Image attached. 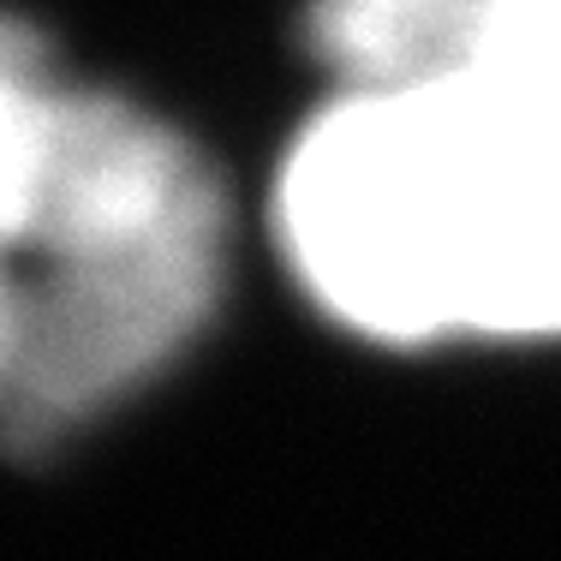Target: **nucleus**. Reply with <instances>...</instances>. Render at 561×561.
<instances>
[{
  "label": "nucleus",
  "instance_id": "f257e3e1",
  "mask_svg": "<svg viewBox=\"0 0 561 561\" xmlns=\"http://www.w3.org/2000/svg\"><path fill=\"white\" fill-rule=\"evenodd\" d=\"M275 239L365 341H561V66L329 90L280 156Z\"/></svg>",
  "mask_w": 561,
  "mask_h": 561
},
{
  "label": "nucleus",
  "instance_id": "f03ea898",
  "mask_svg": "<svg viewBox=\"0 0 561 561\" xmlns=\"http://www.w3.org/2000/svg\"><path fill=\"white\" fill-rule=\"evenodd\" d=\"M0 66V407L19 448H55L204 335L227 204L180 126L66 78L24 19L7 24Z\"/></svg>",
  "mask_w": 561,
  "mask_h": 561
},
{
  "label": "nucleus",
  "instance_id": "7ed1b4c3",
  "mask_svg": "<svg viewBox=\"0 0 561 561\" xmlns=\"http://www.w3.org/2000/svg\"><path fill=\"white\" fill-rule=\"evenodd\" d=\"M507 7H514L519 19H531V24H538V31L561 36V0H507Z\"/></svg>",
  "mask_w": 561,
  "mask_h": 561
}]
</instances>
